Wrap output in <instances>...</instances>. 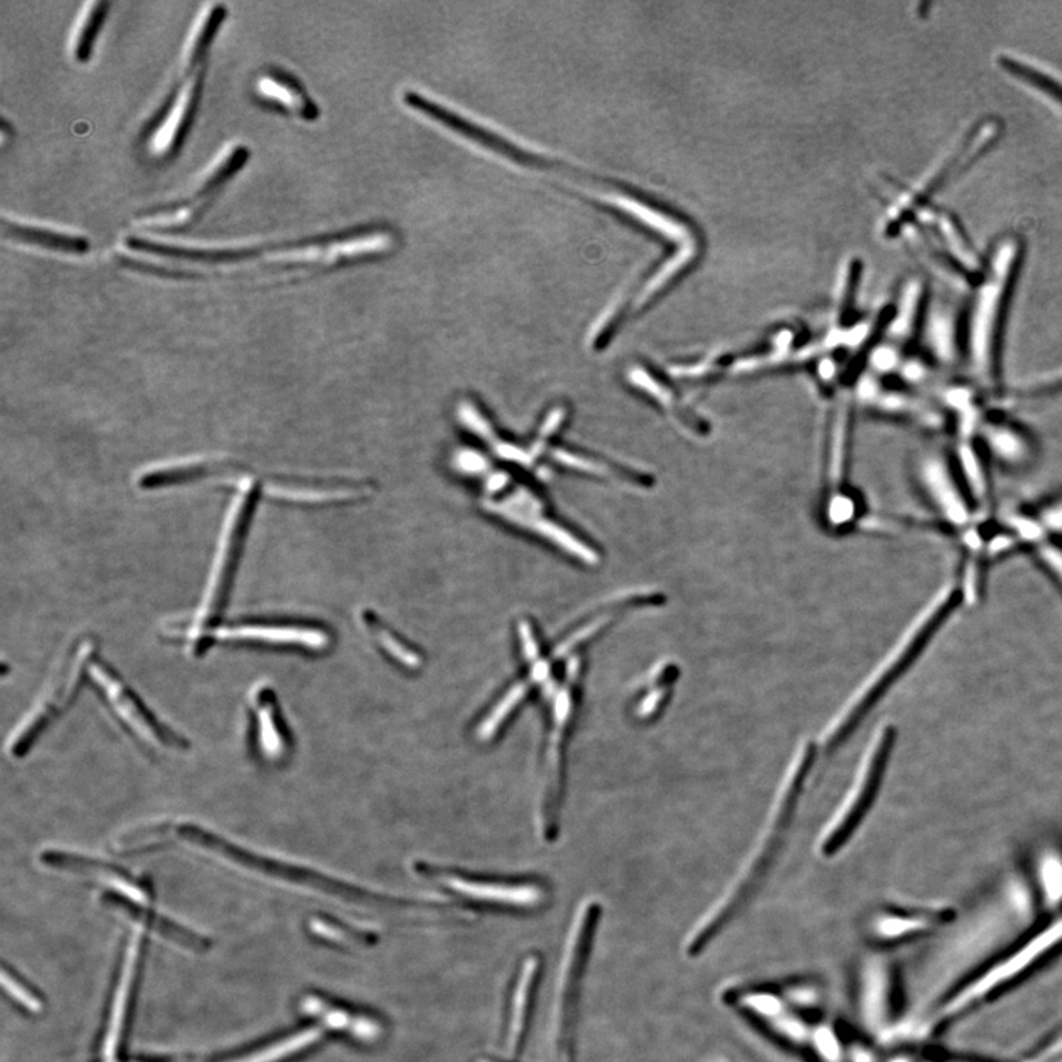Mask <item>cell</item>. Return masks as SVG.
<instances>
[{
	"label": "cell",
	"instance_id": "cell-1",
	"mask_svg": "<svg viewBox=\"0 0 1062 1062\" xmlns=\"http://www.w3.org/2000/svg\"><path fill=\"white\" fill-rule=\"evenodd\" d=\"M815 760L816 746L810 741L805 742V746H801L797 751L791 768L788 769L781 795L778 796L773 813L770 816L769 828H766L758 849L751 855L749 864L742 868L732 886L724 892L722 899L715 902L709 910L710 919L719 927H727L731 923L733 916L753 896L756 888L763 881L770 866L773 865V860L777 858L783 840H786L791 820L795 818L797 805H799L801 792H803L805 783L808 781L811 764Z\"/></svg>",
	"mask_w": 1062,
	"mask_h": 1062
},
{
	"label": "cell",
	"instance_id": "cell-2",
	"mask_svg": "<svg viewBox=\"0 0 1062 1062\" xmlns=\"http://www.w3.org/2000/svg\"><path fill=\"white\" fill-rule=\"evenodd\" d=\"M961 601L959 586L952 585V583L943 586L942 590L934 595V598L929 601L927 607L920 611L918 617L910 624L908 632L902 637L899 645L888 655V659L884 661L881 668L875 672L868 683L861 688L856 699L838 715L836 722L831 724L827 735L824 738L825 750H827L828 753H834V751L838 750V747L845 744L847 738L855 732V729L858 728V724L864 720L865 715L869 713V710L874 708L875 703L881 699V695L888 690L893 681L904 672L906 665L915 657V654L918 653V650L925 644L928 636L936 631L938 624L951 614V611L954 610Z\"/></svg>",
	"mask_w": 1062,
	"mask_h": 1062
},
{
	"label": "cell",
	"instance_id": "cell-3",
	"mask_svg": "<svg viewBox=\"0 0 1062 1062\" xmlns=\"http://www.w3.org/2000/svg\"><path fill=\"white\" fill-rule=\"evenodd\" d=\"M99 655L98 641L94 636H80L62 655L49 685L38 703L17 724L7 742V753L12 760L29 756L45 732L79 699L84 683L89 682V665Z\"/></svg>",
	"mask_w": 1062,
	"mask_h": 1062
},
{
	"label": "cell",
	"instance_id": "cell-4",
	"mask_svg": "<svg viewBox=\"0 0 1062 1062\" xmlns=\"http://www.w3.org/2000/svg\"><path fill=\"white\" fill-rule=\"evenodd\" d=\"M89 682L114 719L145 750L162 754L184 753L189 749L188 740L163 723L143 696L101 655L89 665Z\"/></svg>",
	"mask_w": 1062,
	"mask_h": 1062
},
{
	"label": "cell",
	"instance_id": "cell-5",
	"mask_svg": "<svg viewBox=\"0 0 1062 1062\" xmlns=\"http://www.w3.org/2000/svg\"><path fill=\"white\" fill-rule=\"evenodd\" d=\"M262 487L253 486L252 490L245 496L243 506H241L238 518H236L234 530H232L227 555L221 572L217 574L216 582L212 587V594L208 595L203 611L191 622L176 624L172 631L167 632V640L181 642L193 659H203L214 645V636L221 629L223 617L230 605L232 590L241 555H243L245 539H247L250 526H252Z\"/></svg>",
	"mask_w": 1062,
	"mask_h": 1062
},
{
	"label": "cell",
	"instance_id": "cell-6",
	"mask_svg": "<svg viewBox=\"0 0 1062 1062\" xmlns=\"http://www.w3.org/2000/svg\"><path fill=\"white\" fill-rule=\"evenodd\" d=\"M893 742V729L883 727L870 742L866 751L864 763L860 766L858 779H856L854 790L842 805L840 811L829 827L825 829L822 838L819 841V854L824 858H832L840 854L842 847L854 837L856 829L859 828L861 820L877 796L879 783L884 769H886L888 756H890Z\"/></svg>",
	"mask_w": 1062,
	"mask_h": 1062
},
{
	"label": "cell",
	"instance_id": "cell-7",
	"mask_svg": "<svg viewBox=\"0 0 1062 1062\" xmlns=\"http://www.w3.org/2000/svg\"><path fill=\"white\" fill-rule=\"evenodd\" d=\"M330 635L321 627L275 617H245L223 623L214 644L249 646L259 650L323 651Z\"/></svg>",
	"mask_w": 1062,
	"mask_h": 1062
},
{
	"label": "cell",
	"instance_id": "cell-8",
	"mask_svg": "<svg viewBox=\"0 0 1062 1062\" xmlns=\"http://www.w3.org/2000/svg\"><path fill=\"white\" fill-rule=\"evenodd\" d=\"M204 85V67L193 72L185 84H176L144 127V139L149 152L159 159L175 157L197 114Z\"/></svg>",
	"mask_w": 1062,
	"mask_h": 1062
},
{
	"label": "cell",
	"instance_id": "cell-9",
	"mask_svg": "<svg viewBox=\"0 0 1062 1062\" xmlns=\"http://www.w3.org/2000/svg\"><path fill=\"white\" fill-rule=\"evenodd\" d=\"M916 474L943 526L961 532L973 526L977 515L954 460L938 454L924 456Z\"/></svg>",
	"mask_w": 1062,
	"mask_h": 1062
},
{
	"label": "cell",
	"instance_id": "cell-10",
	"mask_svg": "<svg viewBox=\"0 0 1062 1062\" xmlns=\"http://www.w3.org/2000/svg\"><path fill=\"white\" fill-rule=\"evenodd\" d=\"M245 741L250 756L267 766L289 759L291 740L280 701L272 686L257 685L249 696Z\"/></svg>",
	"mask_w": 1062,
	"mask_h": 1062
},
{
	"label": "cell",
	"instance_id": "cell-11",
	"mask_svg": "<svg viewBox=\"0 0 1062 1062\" xmlns=\"http://www.w3.org/2000/svg\"><path fill=\"white\" fill-rule=\"evenodd\" d=\"M977 439L988 458L1002 467L1023 469L1036 459L1037 445L1033 436L1020 423L1004 417L984 419Z\"/></svg>",
	"mask_w": 1062,
	"mask_h": 1062
},
{
	"label": "cell",
	"instance_id": "cell-12",
	"mask_svg": "<svg viewBox=\"0 0 1062 1062\" xmlns=\"http://www.w3.org/2000/svg\"><path fill=\"white\" fill-rule=\"evenodd\" d=\"M40 860L51 868L76 870L85 873L90 877L97 878L105 887L111 888L114 893L125 897V899L136 905L148 904V893L140 884L127 877L125 873L116 866L103 864L101 860L88 858V856L71 854L64 850H45Z\"/></svg>",
	"mask_w": 1062,
	"mask_h": 1062
},
{
	"label": "cell",
	"instance_id": "cell-13",
	"mask_svg": "<svg viewBox=\"0 0 1062 1062\" xmlns=\"http://www.w3.org/2000/svg\"><path fill=\"white\" fill-rule=\"evenodd\" d=\"M255 95L260 103L267 107L302 118V120H316L321 114L318 105L309 97L302 81L281 68H272L263 72L255 84Z\"/></svg>",
	"mask_w": 1062,
	"mask_h": 1062
},
{
	"label": "cell",
	"instance_id": "cell-14",
	"mask_svg": "<svg viewBox=\"0 0 1062 1062\" xmlns=\"http://www.w3.org/2000/svg\"><path fill=\"white\" fill-rule=\"evenodd\" d=\"M954 462L974 505L977 519L988 517L993 508V481L988 467L991 458L983 445L975 439L959 440Z\"/></svg>",
	"mask_w": 1062,
	"mask_h": 1062
},
{
	"label": "cell",
	"instance_id": "cell-15",
	"mask_svg": "<svg viewBox=\"0 0 1062 1062\" xmlns=\"http://www.w3.org/2000/svg\"><path fill=\"white\" fill-rule=\"evenodd\" d=\"M868 390L866 400L884 415L905 419L932 432L945 431L949 426V417L946 412L918 396L904 393V391H883L874 386H870Z\"/></svg>",
	"mask_w": 1062,
	"mask_h": 1062
},
{
	"label": "cell",
	"instance_id": "cell-16",
	"mask_svg": "<svg viewBox=\"0 0 1062 1062\" xmlns=\"http://www.w3.org/2000/svg\"><path fill=\"white\" fill-rule=\"evenodd\" d=\"M250 158V152L243 145H236L218 157L216 164L210 167L199 184L195 186L194 197L185 199L179 204L182 208L188 210L195 217H198L204 210V205L210 203L213 195L221 191L222 186L232 176L236 175L243 168L245 162Z\"/></svg>",
	"mask_w": 1062,
	"mask_h": 1062
},
{
	"label": "cell",
	"instance_id": "cell-17",
	"mask_svg": "<svg viewBox=\"0 0 1062 1062\" xmlns=\"http://www.w3.org/2000/svg\"><path fill=\"white\" fill-rule=\"evenodd\" d=\"M3 235L17 243L36 245L66 254H85L89 250V241L77 235L45 230V227L20 225V223L3 221Z\"/></svg>",
	"mask_w": 1062,
	"mask_h": 1062
},
{
	"label": "cell",
	"instance_id": "cell-18",
	"mask_svg": "<svg viewBox=\"0 0 1062 1062\" xmlns=\"http://www.w3.org/2000/svg\"><path fill=\"white\" fill-rule=\"evenodd\" d=\"M454 890L474 899L496 902V904L530 906L540 900V892L535 887H505L495 884L465 881L460 878H446Z\"/></svg>",
	"mask_w": 1062,
	"mask_h": 1062
},
{
	"label": "cell",
	"instance_id": "cell-19",
	"mask_svg": "<svg viewBox=\"0 0 1062 1062\" xmlns=\"http://www.w3.org/2000/svg\"><path fill=\"white\" fill-rule=\"evenodd\" d=\"M227 16L226 7L223 4H210L207 11L199 17V22L195 27L193 38L188 40V47L185 51L184 77H189L193 72L203 67L205 55L212 47L223 20Z\"/></svg>",
	"mask_w": 1062,
	"mask_h": 1062
},
{
	"label": "cell",
	"instance_id": "cell-20",
	"mask_svg": "<svg viewBox=\"0 0 1062 1062\" xmlns=\"http://www.w3.org/2000/svg\"><path fill=\"white\" fill-rule=\"evenodd\" d=\"M139 952V937L135 936L131 938L129 947H127L125 965H123L121 980L118 984L116 1000H114L111 1019H109L107 1037H105L104 1055L109 1059L116 1052L118 1045V1037H120L123 1020H125L127 1001H129V992L131 980H134L136 961H138Z\"/></svg>",
	"mask_w": 1062,
	"mask_h": 1062
},
{
	"label": "cell",
	"instance_id": "cell-21",
	"mask_svg": "<svg viewBox=\"0 0 1062 1062\" xmlns=\"http://www.w3.org/2000/svg\"><path fill=\"white\" fill-rule=\"evenodd\" d=\"M109 3L98 0L86 4L84 13L77 22L75 38L71 42L72 58L77 62H88L92 55L95 42L103 29L104 20L108 16Z\"/></svg>",
	"mask_w": 1062,
	"mask_h": 1062
},
{
	"label": "cell",
	"instance_id": "cell-22",
	"mask_svg": "<svg viewBox=\"0 0 1062 1062\" xmlns=\"http://www.w3.org/2000/svg\"><path fill=\"white\" fill-rule=\"evenodd\" d=\"M679 676L676 664L669 663L659 665L657 672L651 674L650 682L653 683L654 691L646 692L642 703L637 705V715L642 719H651L659 714L660 710L668 703L670 692Z\"/></svg>",
	"mask_w": 1062,
	"mask_h": 1062
},
{
	"label": "cell",
	"instance_id": "cell-23",
	"mask_svg": "<svg viewBox=\"0 0 1062 1062\" xmlns=\"http://www.w3.org/2000/svg\"><path fill=\"white\" fill-rule=\"evenodd\" d=\"M1062 394V367L1023 378L1012 387V399L1036 400Z\"/></svg>",
	"mask_w": 1062,
	"mask_h": 1062
},
{
	"label": "cell",
	"instance_id": "cell-24",
	"mask_svg": "<svg viewBox=\"0 0 1062 1062\" xmlns=\"http://www.w3.org/2000/svg\"><path fill=\"white\" fill-rule=\"evenodd\" d=\"M1000 66L1009 75L1016 77V79L1024 81L1025 85L1032 86L1034 89L1041 90V92L1054 99L1055 103L1062 105V85L1054 77L1046 76L1045 72H1041L1036 68L1019 61V59L1005 57V55L1000 57Z\"/></svg>",
	"mask_w": 1062,
	"mask_h": 1062
},
{
	"label": "cell",
	"instance_id": "cell-25",
	"mask_svg": "<svg viewBox=\"0 0 1062 1062\" xmlns=\"http://www.w3.org/2000/svg\"><path fill=\"white\" fill-rule=\"evenodd\" d=\"M536 970L537 962L535 959L527 961V964L523 970L522 980H519L518 983L517 993H515L513 1021H510L509 1034L510 1051L517 1050L519 1037H522L524 1019H526L528 996H530V988L533 980H535Z\"/></svg>",
	"mask_w": 1062,
	"mask_h": 1062
},
{
	"label": "cell",
	"instance_id": "cell-26",
	"mask_svg": "<svg viewBox=\"0 0 1062 1062\" xmlns=\"http://www.w3.org/2000/svg\"><path fill=\"white\" fill-rule=\"evenodd\" d=\"M319 1037H321V1030H305V1032L295 1034V1036L289 1037L286 1041L277 1042L275 1045L257 1052V1054L245 1056V1059L235 1062H276L295 1054V1052L303 1050L305 1046L312 1045Z\"/></svg>",
	"mask_w": 1062,
	"mask_h": 1062
},
{
	"label": "cell",
	"instance_id": "cell-27",
	"mask_svg": "<svg viewBox=\"0 0 1062 1062\" xmlns=\"http://www.w3.org/2000/svg\"><path fill=\"white\" fill-rule=\"evenodd\" d=\"M1033 515L1041 523L1048 539L1056 540V537L1062 536V496L1048 500Z\"/></svg>",
	"mask_w": 1062,
	"mask_h": 1062
},
{
	"label": "cell",
	"instance_id": "cell-28",
	"mask_svg": "<svg viewBox=\"0 0 1062 1062\" xmlns=\"http://www.w3.org/2000/svg\"><path fill=\"white\" fill-rule=\"evenodd\" d=\"M527 685L522 683V685L515 686L513 691L509 692V695L500 703L499 708L491 713L490 718L486 720V723L480 728V737L489 738L494 733L495 729L498 728V724L503 722L506 714L509 713L510 709L518 703L519 700L526 695Z\"/></svg>",
	"mask_w": 1062,
	"mask_h": 1062
},
{
	"label": "cell",
	"instance_id": "cell-29",
	"mask_svg": "<svg viewBox=\"0 0 1062 1062\" xmlns=\"http://www.w3.org/2000/svg\"><path fill=\"white\" fill-rule=\"evenodd\" d=\"M1036 549L1037 558L1045 565L1048 572L1055 577V581L1062 586V546L1059 540H1046L1039 545Z\"/></svg>",
	"mask_w": 1062,
	"mask_h": 1062
},
{
	"label": "cell",
	"instance_id": "cell-30",
	"mask_svg": "<svg viewBox=\"0 0 1062 1062\" xmlns=\"http://www.w3.org/2000/svg\"><path fill=\"white\" fill-rule=\"evenodd\" d=\"M2 983L4 991H7L9 995H11L13 1000L18 1002V1004L25 1006L26 1010L33 1012L40 1010V1002L38 1001V997H35L29 991H26V988L22 987L16 978L11 977V975H8L7 971H3Z\"/></svg>",
	"mask_w": 1062,
	"mask_h": 1062
},
{
	"label": "cell",
	"instance_id": "cell-31",
	"mask_svg": "<svg viewBox=\"0 0 1062 1062\" xmlns=\"http://www.w3.org/2000/svg\"><path fill=\"white\" fill-rule=\"evenodd\" d=\"M380 636L382 645H384L387 650L391 651L394 657L402 660L403 663L410 665V668L418 664L417 655L410 654L409 651H406L402 645L398 644V642L393 640V637L387 635L384 632H381Z\"/></svg>",
	"mask_w": 1062,
	"mask_h": 1062
},
{
	"label": "cell",
	"instance_id": "cell-32",
	"mask_svg": "<svg viewBox=\"0 0 1062 1062\" xmlns=\"http://www.w3.org/2000/svg\"><path fill=\"white\" fill-rule=\"evenodd\" d=\"M460 467L468 469V471H478V469L485 467V462L476 454L462 455L460 456Z\"/></svg>",
	"mask_w": 1062,
	"mask_h": 1062
}]
</instances>
